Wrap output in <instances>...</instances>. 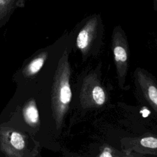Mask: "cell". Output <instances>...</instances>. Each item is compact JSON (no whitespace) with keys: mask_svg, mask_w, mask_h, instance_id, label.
Here are the masks:
<instances>
[{"mask_svg":"<svg viewBox=\"0 0 157 157\" xmlns=\"http://www.w3.org/2000/svg\"><path fill=\"white\" fill-rule=\"evenodd\" d=\"M9 142L12 147L17 150H21L25 148V142L24 138L20 133L17 131L11 132L9 137Z\"/></svg>","mask_w":157,"mask_h":157,"instance_id":"cell-9","label":"cell"},{"mask_svg":"<svg viewBox=\"0 0 157 157\" xmlns=\"http://www.w3.org/2000/svg\"><path fill=\"white\" fill-rule=\"evenodd\" d=\"M153 7L155 11H157V0H153Z\"/></svg>","mask_w":157,"mask_h":157,"instance_id":"cell-11","label":"cell"},{"mask_svg":"<svg viewBox=\"0 0 157 157\" xmlns=\"http://www.w3.org/2000/svg\"><path fill=\"white\" fill-rule=\"evenodd\" d=\"M23 114L26 122L31 125L34 126L39 121V112L35 101H31L23 108Z\"/></svg>","mask_w":157,"mask_h":157,"instance_id":"cell-7","label":"cell"},{"mask_svg":"<svg viewBox=\"0 0 157 157\" xmlns=\"http://www.w3.org/2000/svg\"><path fill=\"white\" fill-rule=\"evenodd\" d=\"M156 52H157V39L156 40Z\"/></svg>","mask_w":157,"mask_h":157,"instance_id":"cell-13","label":"cell"},{"mask_svg":"<svg viewBox=\"0 0 157 157\" xmlns=\"http://www.w3.org/2000/svg\"><path fill=\"white\" fill-rule=\"evenodd\" d=\"M115 150H113L111 147H102L101 150V153L98 155V156L100 157H112V156H118L117 155L115 154Z\"/></svg>","mask_w":157,"mask_h":157,"instance_id":"cell-10","label":"cell"},{"mask_svg":"<svg viewBox=\"0 0 157 157\" xmlns=\"http://www.w3.org/2000/svg\"><path fill=\"white\" fill-rule=\"evenodd\" d=\"M101 63L95 67L87 69L78 80L77 103L81 113L101 111L110 103V89L102 78Z\"/></svg>","mask_w":157,"mask_h":157,"instance_id":"cell-1","label":"cell"},{"mask_svg":"<svg viewBox=\"0 0 157 157\" xmlns=\"http://www.w3.org/2000/svg\"><path fill=\"white\" fill-rule=\"evenodd\" d=\"M111 49L118 86L122 90H128L126 79L129 67L130 51L127 36L120 25H117L113 29Z\"/></svg>","mask_w":157,"mask_h":157,"instance_id":"cell-4","label":"cell"},{"mask_svg":"<svg viewBox=\"0 0 157 157\" xmlns=\"http://www.w3.org/2000/svg\"><path fill=\"white\" fill-rule=\"evenodd\" d=\"M7 1H8V0H0V3H1V4H4V2H6Z\"/></svg>","mask_w":157,"mask_h":157,"instance_id":"cell-12","label":"cell"},{"mask_svg":"<svg viewBox=\"0 0 157 157\" xmlns=\"http://www.w3.org/2000/svg\"><path fill=\"white\" fill-rule=\"evenodd\" d=\"M47 58V53H43L33 59L25 69V74L28 76L37 74L43 66Z\"/></svg>","mask_w":157,"mask_h":157,"instance_id":"cell-8","label":"cell"},{"mask_svg":"<svg viewBox=\"0 0 157 157\" xmlns=\"http://www.w3.org/2000/svg\"><path fill=\"white\" fill-rule=\"evenodd\" d=\"M133 79L137 98L149 107L157 117V79L140 67L134 71Z\"/></svg>","mask_w":157,"mask_h":157,"instance_id":"cell-5","label":"cell"},{"mask_svg":"<svg viewBox=\"0 0 157 157\" xmlns=\"http://www.w3.org/2000/svg\"><path fill=\"white\" fill-rule=\"evenodd\" d=\"M71 67L67 51H65L58 63L52 90V105L57 128H60L72 101L71 86Z\"/></svg>","mask_w":157,"mask_h":157,"instance_id":"cell-2","label":"cell"},{"mask_svg":"<svg viewBox=\"0 0 157 157\" xmlns=\"http://www.w3.org/2000/svg\"><path fill=\"white\" fill-rule=\"evenodd\" d=\"M135 147H132L136 151L157 155V137L147 135L140 137L133 142Z\"/></svg>","mask_w":157,"mask_h":157,"instance_id":"cell-6","label":"cell"},{"mask_svg":"<svg viewBox=\"0 0 157 157\" xmlns=\"http://www.w3.org/2000/svg\"><path fill=\"white\" fill-rule=\"evenodd\" d=\"M104 27L101 15L92 14L83 19L77 28L76 50L83 61L99 55L103 45Z\"/></svg>","mask_w":157,"mask_h":157,"instance_id":"cell-3","label":"cell"}]
</instances>
